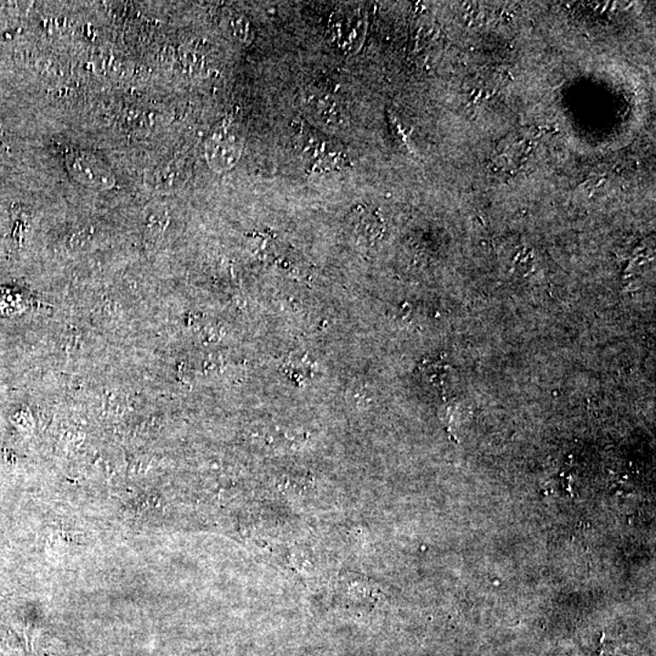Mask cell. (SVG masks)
I'll use <instances>...</instances> for the list:
<instances>
[{
	"mask_svg": "<svg viewBox=\"0 0 656 656\" xmlns=\"http://www.w3.org/2000/svg\"><path fill=\"white\" fill-rule=\"evenodd\" d=\"M66 167L73 181L91 190L115 188L116 175L104 161L89 151H72L66 156Z\"/></svg>",
	"mask_w": 656,
	"mask_h": 656,
	"instance_id": "3",
	"label": "cell"
},
{
	"mask_svg": "<svg viewBox=\"0 0 656 656\" xmlns=\"http://www.w3.org/2000/svg\"><path fill=\"white\" fill-rule=\"evenodd\" d=\"M189 174V168L182 161H168L146 171L144 182L150 192H177L188 181Z\"/></svg>",
	"mask_w": 656,
	"mask_h": 656,
	"instance_id": "5",
	"label": "cell"
},
{
	"mask_svg": "<svg viewBox=\"0 0 656 656\" xmlns=\"http://www.w3.org/2000/svg\"><path fill=\"white\" fill-rule=\"evenodd\" d=\"M307 104L318 122L328 127L340 128L348 123V112L338 99L322 91L307 95Z\"/></svg>",
	"mask_w": 656,
	"mask_h": 656,
	"instance_id": "6",
	"label": "cell"
},
{
	"mask_svg": "<svg viewBox=\"0 0 656 656\" xmlns=\"http://www.w3.org/2000/svg\"><path fill=\"white\" fill-rule=\"evenodd\" d=\"M244 151V138L234 120H223L211 134L206 144L208 166L217 173L236 166Z\"/></svg>",
	"mask_w": 656,
	"mask_h": 656,
	"instance_id": "2",
	"label": "cell"
},
{
	"mask_svg": "<svg viewBox=\"0 0 656 656\" xmlns=\"http://www.w3.org/2000/svg\"><path fill=\"white\" fill-rule=\"evenodd\" d=\"M97 64L99 68H102V73H106V75H120V73H123V61L117 57L116 54L111 53V51L101 53Z\"/></svg>",
	"mask_w": 656,
	"mask_h": 656,
	"instance_id": "8",
	"label": "cell"
},
{
	"mask_svg": "<svg viewBox=\"0 0 656 656\" xmlns=\"http://www.w3.org/2000/svg\"><path fill=\"white\" fill-rule=\"evenodd\" d=\"M296 148L309 171L329 173L346 170L349 166V159L338 144L307 130L302 124L296 128Z\"/></svg>",
	"mask_w": 656,
	"mask_h": 656,
	"instance_id": "1",
	"label": "cell"
},
{
	"mask_svg": "<svg viewBox=\"0 0 656 656\" xmlns=\"http://www.w3.org/2000/svg\"><path fill=\"white\" fill-rule=\"evenodd\" d=\"M224 31L231 38L241 43H249L252 40V26L240 14L229 13L223 18Z\"/></svg>",
	"mask_w": 656,
	"mask_h": 656,
	"instance_id": "7",
	"label": "cell"
},
{
	"mask_svg": "<svg viewBox=\"0 0 656 656\" xmlns=\"http://www.w3.org/2000/svg\"><path fill=\"white\" fill-rule=\"evenodd\" d=\"M365 21L358 7H343L333 14L329 32L333 42L342 49H357L360 46Z\"/></svg>",
	"mask_w": 656,
	"mask_h": 656,
	"instance_id": "4",
	"label": "cell"
}]
</instances>
